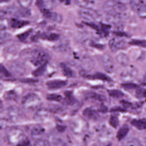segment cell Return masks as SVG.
Instances as JSON below:
<instances>
[{
    "label": "cell",
    "mask_w": 146,
    "mask_h": 146,
    "mask_svg": "<svg viewBox=\"0 0 146 146\" xmlns=\"http://www.w3.org/2000/svg\"><path fill=\"white\" fill-rule=\"evenodd\" d=\"M81 65L84 70L88 71L92 69L94 64L93 61L90 57H85L81 61Z\"/></svg>",
    "instance_id": "obj_19"
},
{
    "label": "cell",
    "mask_w": 146,
    "mask_h": 146,
    "mask_svg": "<svg viewBox=\"0 0 146 146\" xmlns=\"http://www.w3.org/2000/svg\"><path fill=\"white\" fill-rule=\"evenodd\" d=\"M8 126V122L5 119H0V129H3Z\"/></svg>",
    "instance_id": "obj_37"
},
{
    "label": "cell",
    "mask_w": 146,
    "mask_h": 146,
    "mask_svg": "<svg viewBox=\"0 0 146 146\" xmlns=\"http://www.w3.org/2000/svg\"><path fill=\"white\" fill-rule=\"evenodd\" d=\"M10 26V21L6 18L0 19V31H4Z\"/></svg>",
    "instance_id": "obj_29"
},
{
    "label": "cell",
    "mask_w": 146,
    "mask_h": 146,
    "mask_svg": "<svg viewBox=\"0 0 146 146\" xmlns=\"http://www.w3.org/2000/svg\"><path fill=\"white\" fill-rule=\"evenodd\" d=\"M112 136V132L109 129H106L102 131L99 135V139L101 142L106 143L111 139Z\"/></svg>",
    "instance_id": "obj_21"
},
{
    "label": "cell",
    "mask_w": 146,
    "mask_h": 146,
    "mask_svg": "<svg viewBox=\"0 0 146 146\" xmlns=\"http://www.w3.org/2000/svg\"><path fill=\"white\" fill-rule=\"evenodd\" d=\"M91 45L92 47L100 49H104V46L103 45L100 44L96 43L94 42H92L91 44Z\"/></svg>",
    "instance_id": "obj_39"
},
{
    "label": "cell",
    "mask_w": 146,
    "mask_h": 146,
    "mask_svg": "<svg viewBox=\"0 0 146 146\" xmlns=\"http://www.w3.org/2000/svg\"><path fill=\"white\" fill-rule=\"evenodd\" d=\"M103 8L107 14L114 13H125L126 4L121 1H108L104 3Z\"/></svg>",
    "instance_id": "obj_3"
},
{
    "label": "cell",
    "mask_w": 146,
    "mask_h": 146,
    "mask_svg": "<svg viewBox=\"0 0 146 146\" xmlns=\"http://www.w3.org/2000/svg\"><path fill=\"white\" fill-rule=\"evenodd\" d=\"M68 84V81L62 80H53L49 81L47 83L48 88L51 89H57L66 86Z\"/></svg>",
    "instance_id": "obj_14"
},
{
    "label": "cell",
    "mask_w": 146,
    "mask_h": 146,
    "mask_svg": "<svg viewBox=\"0 0 146 146\" xmlns=\"http://www.w3.org/2000/svg\"><path fill=\"white\" fill-rule=\"evenodd\" d=\"M42 100L35 93H31L25 96L21 101L22 106L27 110H33L38 108L41 105Z\"/></svg>",
    "instance_id": "obj_1"
},
{
    "label": "cell",
    "mask_w": 146,
    "mask_h": 146,
    "mask_svg": "<svg viewBox=\"0 0 146 146\" xmlns=\"http://www.w3.org/2000/svg\"><path fill=\"white\" fill-rule=\"evenodd\" d=\"M124 146H143L141 142L138 139L134 138H128L124 141Z\"/></svg>",
    "instance_id": "obj_23"
},
{
    "label": "cell",
    "mask_w": 146,
    "mask_h": 146,
    "mask_svg": "<svg viewBox=\"0 0 146 146\" xmlns=\"http://www.w3.org/2000/svg\"><path fill=\"white\" fill-rule=\"evenodd\" d=\"M129 43L133 45H138L141 47H146V40L133 39L130 41Z\"/></svg>",
    "instance_id": "obj_31"
},
{
    "label": "cell",
    "mask_w": 146,
    "mask_h": 146,
    "mask_svg": "<svg viewBox=\"0 0 146 146\" xmlns=\"http://www.w3.org/2000/svg\"><path fill=\"white\" fill-rule=\"evenodd\" d=\"M18 2L22 7L27 8L31 4L33 1L30 0H20Z\"/></svg>",
    "instance_id": "obj_34"
},
{
    "label": "cell",
    "mask_w": 146,
    "mask_h": 146,
    "mask_svg": "<svg viewBox=\"0 0 146 146\" xmlns=\"http://www.w3.org/2000/svg\"><path fill=\"white\" fill-rule=\"evenodd\" d=\"M47 65V63H45L38 67L33 72L32 74L33 76L36 77H38L43 75L46 71Z\"/></svg>",
    "instance_id": "obj_25"
},
{
    "label": "cell",
    "mask_w": 146,
    "mask_h": 146,
    "mask_svg": "<svg viewBox=\"0 0 146 146\" xmlns=\"http://www.w3.org/2000/svg\"><path fill=\"white\" fill-rule=\"evenodd\" d=\"M138 74V69L133 66L128 65L122 72L121 78L123 81L129 82L134 80Z\"/></svg>",
    "instance_id": "obj_5"
},
{
    "label": "cell",
    "mask_w": 146,
    "mask_h": 146,
    "mask_svg": "<svg viewBox=\"0 0 146 146\" xmlns=\"http://www.w3.org/2000/svg\"><path fill=\"white\" fill-rule=\"evenodd\" d=\"M145 3L143 1H130L129 5L131 9L137 13Z\"/></svg>",
    "instance_id": "obj_24"
},
{
    "label": "cell",
    "mask_w": 146,
    "mask_h": 146,
    "mask_svg": "<svg viewBox=\"0 0 146 146\" xmlns=\"http://www.w3.org/2000/svg\"><path fill=\"white\" fill-rule=\"evenodd\" d=\"M70 126L74 133L76 134H81L86 129L87 123L83 119L76 118L71 122Z\"/></svg>",
    "instance_id": "obj_9"
},
{
    "label": "cell",
    "mask_w": 146,
    "mask_h": 146,
    "mask_svg": "<svg viewBox=\"0 0 146 146\" xmlns=\"http://www.w3.org/2000/svg\"><path fill=\"white\" fill-rule=\"evenodd\" d=\"M80 17L90 21H96L100 20L101 17L99 13L91 9H83L79 12Z\"/></svg>",
    "instance_id": "obj_8"
},
{
    "label": "cell",
    "mask_w": 146,
    "mask_h": 146,
    "mask_svg": "<svg viewBox=\"0 0 146 146\" xmlns=\"http://www.w3.org/2000/svg\"><path fill=\"white\" fill-rule=\"evenodd\" d=\"M0 75L5 77H9L11 76L10 73L3 65L0 64Z\"/></svg>",
    "instance_id": "obj_33"
},
{
    "label": "cell",
    "mask_w": 146,
    "mask_h": 146,
    "mask_svg": "<svg viewBox=\"0 0 146 146\" xmlns=\"http://www.w3.org/2000/svg\"><path fill=\"white\" fill-rule=\"evenodd\" d=\"M32 31V30H28V31L23 33L21 34H19L17 36V37L20 40L22 41V42H24V41H26V39L28 38L29 36L31 33Z\"/></svg>",
    "instance_id": "obj_30"
},
{
    "label": "cell",
    "mask_w": 146,
    "mask_h": 146,
    "mask_svg": "<svg viewBox=\"0 0 146 146\" xmlns=\"http://www.w3.org/2000/svg\"><path fill=\"white\" fill-rule=\"evenodd\" d=\"M137 13L141 18L143 19L146 18V2L141 7L139 10L137 12Z\"/></svg>",
    "instance_id": "obj_32"
},
{
    "label": "cell",
    "mask_w": 146,
    "mask_h": 146,
    "mask_svg": "<svg viewBox=\"0 0 146 146\" xmlns=\"http://www.w3.org/2000/svg\"><path fill=\"white\" fill-rule=\"evenodd\" d=\"M75 3L83 9H91L92 7L94 5V1H83V0H77L75 1Z\"/></svg>",
    "instance_id": "obj_22"
},
{
    "label": "cell",
    "mask_w": 146,
    "mask_h": 146,
    "mask_svg": "<svg viewBox=\"0 0 146 146\" xmlns=\"http://www.w3.org/2000/svg\"><path fill=\"white\" fill-rule=\"evenodd\" d=\"M9 13L14 15L17 17H29L31 15V12L28 8L21 7H12L9 10Z\"/></svg>",
    "instance_id": "obj_12"
},
{
    "label": "cell",
    "mask_w": 146,
    "mask_h": 146,
    "mask_svg": "<svg viewBox=\"0 0 146 146\" xmlns=\"http://www.w3.org/2000/svg\"><path fill=\"white\" fill-rule=\"evenodd\" d=\"M7 113L10 120L13 122L17 121L21 117V111L16 106H12L9 107L8 109Z\"/></svg>",
    "instance_id": "obj_13"
},
{
    "label": "cell",
    "mask_w": 146,
    "mask_h": 146,
    "mask_svg": "<svg viewBox=\"0 0 146 146\" xmlns=\"http://www.w3.org/2000/svg\"><path fill=\"white\" fill-rule=\"evenodd\" d=\"M22 81L24 82H26V83H34L37 82L38 80L36 79H23Z\"/></svg>",
    "instance_id": "obj_40"
},
{
    "label": "cell",
    "mask_w": 146,
    "mask_h": 146,
    "mask_svg": "<svg viewBox=\"0 0 146 146\" xmlns=\"http://www.w3.org/2000/svg\"><path fill=\"white\" fill-rule=\"evenodd\" d=\"M116 60L120 65L123 67H127L129 64V57L127 54L123 52L119 53L116 57Z\"/></svg>",
    "instance_id": "obj_16"
},
{
    "label": "cell",
    "mask_w": 146,
    "mask_h": 146,
    "mask_svg": "<svg viewBox=\"0 0 146 146\" xmlns=\"http://www.w3.org/2000/svg\"><path fill=\"white\" fill-rule=\"evenodd\" d=\"M0 89H1V85H0Z\"/></svg>",
    "instance_id": "obj_44"
},
{
    "label": "cell",
    "mask_w": 146,
    "mask_h": 146,
    "mask_svg": "<svg viewBox=\"0 0 146 146\" xmlns=\"http://www.w3.org/2000/svg\"><path fill=\"white\" fill-rule=\"evenodd\" d=\"M101 64L104 70L109 73H111L114 71V62L110 55L105 54L100 58Z\"/></svg>",
    "instance_id": "obj_10"
},
{
    "label": "cell",
    "mask_w": 146,
    "mask_h": 146,
    "mask_svg": "<svg viewBox=\"0 0 146 146\" xmlns=\"http://www.w3.org/2000/svg\"><path fill=\"white\" fill-rule=\"evenodd\" d=\"M86 78L90 79H96L104 81H112L111 78L105 73L97 72L93 75H83Z\"/></svg>",
    "instance_id": "obj_15"
},
{
    "label": "cell",
    "mask_w": 146,
    "mask_h": 146,
    "mask_svg": "<svg viewBox=\"0 0 146 146\" xmlns=\"http://www.w3.org/2000/svg\"><path fill=\"white\" fill-rule=\"evenodd\" d=\"M3 104L2 101L0 99V109L3 107Z\"/></svg>",
    "instance_id": "obj_43"
},
{
    "label": "cell",
    "mask_w": 146,
    "mask_h": 146,
    "mask_svg": "<svg viewBox=\"0 0 146 146\" xmlns=\"http://www.w3.org/2000/svg\"><path fill=\"white\" fill-rule=\"evenodd\" d=\"M35 146H49V144L44 140L39 139L36 141Z\"/></svg>",
    "instance_id": "obj_35"
},
{
    "label": "cell",
    "mask_w": 146,
    "mask_h": 146,
    "mask_svg": "<svg viewBox=\"0 0 146 146\" xmlns=\"http://www.w3.org/2000/svg\"><path fill=\"white\" fill-rule=\"evenodd\" d=\"M7 14V12L3 10V9H0V19L4 18V16Z\"/></svg>",
    "instance_id": "obj_41"
},
{
    "label": "cell",
    "mask_w": 146,
    "mask_h": 146,
    "mask_svg": "<svg viewBox=\"0 0 146 146\" xmlns=\"http://www.w3.org/2000/svg\"><path fill=\"white\" fill-rule=\"evenodd\" d=\"M61 67L62 69L63 74L65 76L68 77H74L75 76L74 71L66 64L62 63L61 65Z\"/></svg>",
    "instance_id": "obj_26"
},
{
    "label": "cell",
    "mask_w": 146,
    "mask_h": 146,
    "mask_svg": "<svg viewBox=\"0 0 146 146\" xmlns=\"http://www.w3.org/2000/svg\"><path fill=\"white\" fill-rule=\"evenodd\" d=\"M48 98L50 100H56L59 101L60 100L62 99L61 96L57 94H51L48 96Z\"/></svg>",
    "instance_id": "obj_36"
},
{
    "label": "cell",
    "mask_w": 146,
    "mask_h": 146,
    "mask_svg": "<svg viewBox=\"0 0 146 146\" xmlns=\"http://www.w3.org/2000/svg\"><path fill=\"white\" fill-rule=\"evenodd\" d=\"M7 136L9 143L16 145L25 139L24 133L19 129H13L9 130Z\"/></svg>",
    "instance_id": "obj_7"
},
{
    "label": "cell",
    "mask_w": 146,
    "mask_h": 146,
    "mask_svg": "<svg viewBox=\"0 0 146 146\" xmlns=\"http://www.w3.org/2000/svg\"></svg>",
    "instance_id": "obj_45"
},
{
    "label": "cell",
    "mask_w": 146,
    "mask_h": 146,
    "mask_svg": "<svg viewBox=\"0 0 146 146\" xmlns=\"http://www.w3.org/2000/svg\"><path fill=\"white\" fill-rule=\"evenodd\" d=\"M44 16L46 19L56 23H61L63 20L61 15L55 12H51L50 10L44 9L41 10Z\"/></svg>",
    "instance_id": "obj_11"
},
{
    "label": "cell",
    "mask_w": 146,
    "mask_h": 146,
    "mask_svg": "<svg viewBox=\"0 0 146 146\" xmlns=\"http://www.w3.org/2000/svg\"><path fill=\"white\" fill-rule=\"evenodd\" d=\"M141 83L146 85V73L141 79Z\"/></svg>",
    "instance_id": "obj_42"
},
{
    "label": "cell",
    "mask_w": 146,
    "mask_h": 146,
    "mask_svg": "<svg viewBox=\"0 0 146 146\" xmlns=\"http://www.w3.org/2000/svg\"><path fill=\"white\" fill-rule=\"evenodd\" d=\"M11 37L10 33L4 31H0V45L9 41Z\"/></svg>",
    "instance_id": "obj_27"
},
{
    "label": "cell",
    "mask_w": 146,
    "mask_h": 146,
    "mask_svg": "<svg viewBox=\"0 0 146 146\" xmlns=\"http://www.w3.org/2000/svg\"><path fill=\"white\" fill-rule=\"evenodd\" d=\"M36 4L41 10L44 9L50 10L54 6V1H38Z\"/></svg>",
    "instance_id": "obj_17"
},
{
    "label": "cell",
    "mask_w": 146,
    "mask_h": 146,
    "mask_svg": "<svg viewBox=\"0 0 146 146\" xmlns=\"http://www.w3.org/2000/svg\"><path fill=\"white\" fill-rule=\"evenodd\" d=\"M50 57L48 54L42 50L36 49L32 51L30 61L35 66H39L48 63Z\"/></svg>",
    "instance_id": "obj_2"
},
{
    "label": "cell",
    "mask_w": 146,
    "mask_h": 146,
    "mask_svg": "<svg viewBox=\"0 0 146 146\" xmlns=\"http://www.w3.org/2000/svg\"><path fill=\"white\" fill-rule=\"evenodd\" d=\"M39 38L44 40H47L50 41H55L58 40L60 37V35L57 33H38Z\"/></svg>",
    "instance_id": "obj_18"
},
{
    "label": "cell",
    "mask_w": 146,
    "mask_h": 146,
    "mask_svg": "<svg viewBox=\"0 0 146 146\" xmlns=\"http://www.w3.org/2000/svg\"><path fill=\"white\" fill-rule=\"evenodd\" d=\"M126 13H114L107 14L106 19L109 23L117 27L123 26L126 20Z\"/></svg>",
    "instance_id": "obj_4"
},
{
    "label": "cell",
    "mask_w": 146,
    "mask_h": 146,
    "mask_svg": "<svg viewBox=\"0 0 146 146\" xmlns=\"http://www.w3.org/2000/svg\"><path fill=\"white\" fill-rule=\"evenodd\" d=\"M4 97L6 100L15 101L18 98V96L15 92L10 91L5 93Z\"/></svg>",
    "instance_id": "obj_28"
},
{
    "label": "cell",
    "mask_w": 146,
    "mask_h": 146,
    "mask_svg": "<svg viewBox=\"0 0 146 146\" xmlns=\"http://www.w3.org/2000/svg\"><path fill=\"white\" fill-rule=\"evenodd\" d=\"M29 24V21L15 18H13L10 20V26L14 28H21Z\"/></svg>",
    "instance_id": "obj_20"
},
{
    "label": "cell",
    "mask_w": 146,
    "mask_h": 146,
    "mask_svg": "<svg viewBox=\"0 0 146 146\" xmlns=\"http://www.w3.org/2000/svg\"><path fill=\"white\" fill-rule=\"evenodd\" d=\"M109 45L111 51L115 52L126 49L128 46V43L123 38L117 37L111 39L109 42Z\"/></svg>",
    "instance_id": "obj_6"
},
{
    "label": "cell",
    "mask_w": 146,
    "mask_h": 146,
    "mask_svg": "<svg viewBox=\"0 0 146 146\" xmlns=\"http://www.w3.org/2000/svg\"><path fill=\"white\" fill-rule=\"evenodd\" d=\"M29 144V141L27 139H25L21 141L17 145L18 146H28Z\"/></svg>",
    "instance_id": "obj_38"
}]
</instances>
